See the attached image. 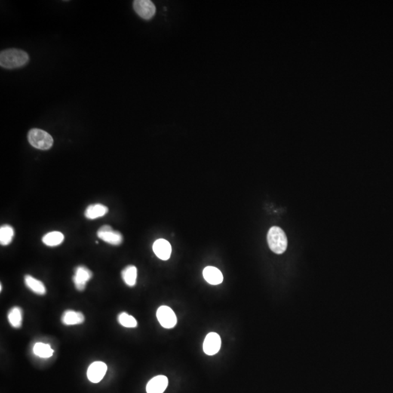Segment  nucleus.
<instances>
[{
  "instance_id": "nucleus-19",
  "label": "nucleus",
  "mask_w": 393,
  "mask_h": 393,
  "mask_svg": "<svg viewBox=\"0 0 393 393\" xmlns=\"http://www.w3.org/2000/svg\"><path fill=\"white\" fill-rule=\"evenodd\" d=\"M14 235V229L10 225H2L0 228V243L1 246L10 244Z\"/></svg>"
},
{
  "instance_id": "nucleus-21",
  "label": "nucleus",
  "mask_w": 393,
  "mask_h": 393,
  "mask_svg": "<svg viewBox=\"0 0 393 393\" xmlns=\"http://www.w3.org/2000/svg\"><path fill=\"white\" fill-rule=\"evenodd\" d=\"M118 320L119 323L123 327L125 328H136L137 326V320L134 317L130 315L126 312H122L118 315Z\"/></svg>"
},
{
  "instance_id": "nucleus-6",
  "label": "nucleus",
  "mask_w": 393,
  "mask_h": 393,
  "mask_svg": "<svg viewBox=\"0 0 393 393\" xmlns=\"http://www.w3.org/2000/svg\"><path fill=\"white\" fill-rule=\"evenodd\" d=\"M97 235L106 243L112 246H119L123 243V237L118 231L114 230L109 225H104L98 230Z\"/></svg>"
},
{
  "instance_id": "nucleus-15",
  "label": "nucleus",
  "mask_w": 393,
  "mask_h": 393,
  "mask_svg": "<svg viewBox=\"0 0 393 393\" xmlns=\"http://www.w3.org/2000/svg\"><path fill=\"white\" fill-rule=\"evenodd\" d=\"M24 283L26 287L36 294L43 296L46 293V288L44 283L32 276L26 275L24 277Z\"/></svg>"
},
{
  "instance_id": "nucleus-2",
  "label": "nucleus",
  "mask_w": 393,
  "mask_h": 393,
  "mask_svg": "<svg viewBox=\"0 0 393 393\" xmlns=\"http://www.w3.org/2000/svg\"><path fill=\"white\" fill-rule=\"evenodd\" d=\"M269 248L277 254H282L287 248L288 239L284 231L278 227H272L268 234Z\"/></svg>"
},
{
  "instance_id": "nucleus-16",
  "label": "nucleus",
  "mask_w": 393,
  "mask_h": 393,
  "mask_svg": "<svg viewBox=\"0 0 393 393\" xmlns=\"http://www.w3.org/2000/svg\"><path fill=\"white\" fill-rule=\"evenodd\" d=\"M121 275L123 281L124 282V283L127 286L133 287L136 284L138 271L136 267L133 266V265H129V266L126 267L122 271Z\"/></svg>"
},
{
  "instance_id": "nucleus-14",
  "label": "nucleus",
  "mask_w": 393,
  "mask_h": 393,
  "mask_svg": "<svg viewBox=\"0 0 393 393\" xmlns=\"http://www.w3.org/2000/svg\"><path fill=\"white\" fill-rule=\"evenodd\" d=\"M109 212V209L103 205L97 203V204L90 205L86 208L84 211V216L88 219H96L98 218L105 216Z\"/></svg>"
},
{
  "instance_id": "nucleus-7",
  "label": "nucleus",
  "mask_w": 393,
  "mask_h": 393,
  "mask_svg": "<svg viewBox=\"0 0 393 393\" xmlns=\"http://www.w3.org/2000/svg\"><path fill=\"white\" fill-rule=\"evenodd\" d=\"M93 277V273L90 269L84 266L77 267L75 270V275L72 277L74 284L77 290L82 291L84 290L87 282Z\"/></svg>"
},
{
  "instance_id": "nucleus-10",
  "label": "nucleus",
  "mask_w": 393,
  "mask_h": 393,
  "mask_svg": "<svg viewBox=\"0 0 393 393\" xmlns=\"http://www.w3.org/2000/svg\"><path fill=\"white\" fill-rule=\"evenodd\" d=\"M153 250L159 259L166 261L170 257L172 248L168 241L164 239H159L154 243Z\"/></svg>"
},
{
  "instance_id": "nucleus-3",
  "label": "nucleus",
  "mask_w": 393,
  "mask_h": 393,
  "mask_svg": "<svg viewBox=\"0 0 393 393\" xmlns=\"http://www.w3.org/2000/svg\"><path fill=\"white\" fill-rule=\"evenodd\" d=\"M28 141L33 147L40 150H48L53 145V139L47 132L33 128L28 133Z\"/></svg>"
},
{
  "instance_id": "nucleus-12",
  "label": "nucleus",
  "mask_w": 393,
  "mask_h": 393,
  "mask_svg": "<svg viewBox=\"0 0 393 393\" xmlns=\"http://www.w3.org/2000/svg\"><path fill=\"white\" fill-rule=\"evenodd\" d=\"M62 322L66 326L82 324L84 322V316L81 312L68 310L62 314Z\"/></svg>"
},
{
  "instance_id": "nucleus-17",
  "label": "nucleus",
  "mask_w": 393,
  "mask_h": 393,
  "mask_svg": "<svg viewBox=\"0 0 393 393\" xmlns=\"http://www.w3.org/2000/svg\"><path fill=\"white\" fill-rule=\"evenodd\" d=\"M8 321L10 324L15 329H19L21 327L23 321V311L19 307H13L9 310Z\"/></svg>"
},
{
  "instance_id": "nucleus-8",
  "label": "nucleus",
  "mask_w": 393,
  "mask_h": 393,
  "mask_svg": "<svg viewBox=\"0 0 393 393\" xmlns=\"http://www.w3.org/2000/svg\"><path fill=\"white\" fill-rule=\"evenodd\" d=\"M106 371L107 366L106 363L102 361L94 362L90 365L87 369V378L93 383H99L104 377Z\"/></svg>"
},
{
  "instance_id": "nucleus-4",
  "label": "nucleus",
  "mask_w": 393,
  "mask_h": 393,
  "mask_svg": "<svg viewBox=\"0 0 393 393\" xmlns=\"http://www.w3.org/2000/svg\"><path fill=\"white\" fill-rule=\"evenodd\" d=\"M133 7L137 15L145 20H150L156 13L155 4L150 0H136Z\"/></svg>"
},
{
  "instance_id": "nucleus-5",
  "label": "nucleus",
  "mask_w": 393,
  "mask_h": 393,
  "mask_svg": "<svg viewBox=\"0 0 393 393\" xmlns=\"http://www.w3.org/2000/svg\"><path fill=\"white\" fill-rule=\"evenodd\" d=\"M157 317L159 323L165 329H172L177 323V317L169 307H160L157 311Z\"/></svg>"
},
{
  "instance_id": "nucleus-1",
  "label": "nucleus",
  "mask_w": 393,
  "mask_h": 393,
  "mask_svg": "<svg viewBox=\"0 0 393 393\" xmlns=\"http://www.w3.org/2000/svg\"><path fill=\"white\" fill-rule=\"evenodd\" d=\"M29 61L28 53L19 49H7L0 53V66L4 69L22 67L28 63Z\"/></svg>"
},
{
  "instance_id": "nucleus-11",
  "label": "nucleus",
  "mask_w": 393,
  "mask_h": 393,
  "mask_svg": "<svg viewBox=\"0 0 393 393\" xmlns=\"http://www.w3.org/2000/svg\"><path fill=\"white\" fill-rule=\"evenodd\" d=\"M168 385V379L166 376L160 375L152 378L146 385L147 393H163Z\"/></svg>"
},
{
  "instance_id": "nucleus-20",
  "label": "nucleus",
  "mask_w": 393,
  "mask_h": 393,
  "mask_svg": "<svg viewBox=\"0 0 393 393\" xmlns=\"http://www.w3.org/2000/svg\"><path fill=\"white\" fill-rule=\"evenodd\" d=\"M33 352L37 356L41 357V358H49L53 356L54 351L52 349L50 345L42 343V342H38L34 346Z\"/></svg>"
},
{
  "instance_id": "nucleus-18",
  "label": "nucleus",
  "mask_w": 393,
  "mask_h": 393,
  "mask_svg": "<svg viewBox=\"0 0 393 393\" xmlns=\"http://www.w3.org/2000/svg\"><path fill=\"white\" fill-rule=\"evenodd\" d=\"M63 240H64V236L63 233L58 232V231L48 232L42 237L43 243L50 247L59 246L63 243Z\"/></svg>"
},
{
  "instance_id": "nucleus-9",
  "label": "nucleus",
  "mask_w": 393,
  "mask_h": 393,
  "mask_svg": "<svg viewBox=\"0 0 393 393\" xmlns=\"http://www.w3.org/2000/svg\"><path fill=\"white\" fill-rule=\"evenodd\" d=\"M221 344H222V341L218 333H213V332L209 333L206 336L204 343H203V351L207 355L216 354L220 350Z\"/></svg>"
},
{
  "instance_id": "nucleus-13",
  "label": "nucleus",
  "mask_w": 393,
  "mask_h": 393,
  "mask_svg": "<svg viewBox=\"0 0 393 393\" xmlns=\"http://www.w3.org/2000/svg\"><path fill=\"white\" fill-rule=\"evenodd\" d=\"M205 280L210 285H219L223 282L224 277L222 272L214 267H207L203 270Z\"/></svg>"
}]
</instances>
